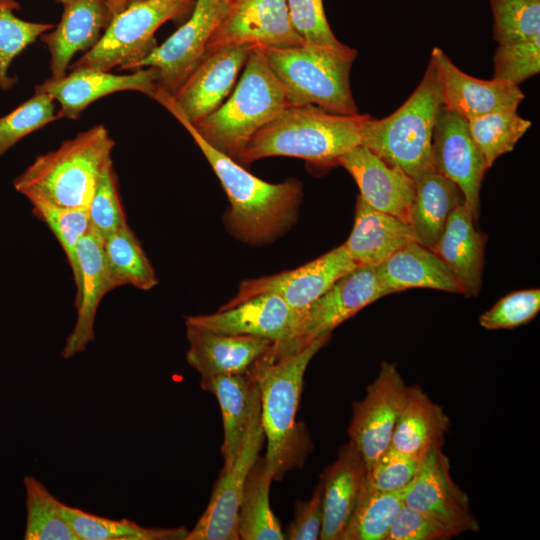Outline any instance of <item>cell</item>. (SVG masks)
Masks as SVG:
<instances>
[{"instance_id": "6", "label": "cell", "mask_w": 540, "mask_h": 540, "mask_svg": "<svg viewBox=\"0 0 540 540\" xmlns=\"http://www.w3.org/2000/svg\"><path fill=\"white\" fill-rule=\"evenodd\" d=\"M261 49L291 106L314 105L342 115L359 113L350 88L357 50L345 44L327 47L308 43Z\"/></svg>"}, {"instance_id": "5", "label": "cell", "mask_w": 540, "mask_h": 540, "mask_svg": "<svg viewBox=\"0 0 540 540\" xmlns=\"http://www.w3.org/2000/svg\"><path fill=\"white\" fill-rule=\"evenodd\" d=\"M291 106L259 46H254L229 99L192 123L214 148L235 161L263 126Z\"/></svg>"}, {"instance_id": "12", "label": "cell", "mask_w": 540, "mask_h": 540, "mask_svg": "<svg viewBox=\"0 0 540 540\" xmlns=\"http://www.w3.org/2000/svg\"><path fill=\"white\" fill-rule=\"evenodd\" d=\"M304 43L293 27L286 0H226L206 54L229 46L286 48Z\"/></svg>"}, {"instance_id": "10", "label": "cell", "mask_w": 540, "mask_h": 540, "mask_svg": "<svg viewBox=\"0 0 540 540\" xmlns=\"http://www.w3.org/2000/svg\"><path fill=\"white\" fill-rule=\"evenodd\" d=\"M225 9L226 0H196L190 18L133 70L157 69V89L173 96L205 56L208 41Z\"/></svg>"}, {"instance_id": "34", "label": "cell", "mask_w": 540, "mask_h": 540, "mask_svg": "<svg viewBox=\"0 0 540 540\" xmlns=\"http://www.w3.org/2000/svg\"><path fill=\"white\" fill-rule=\"evenodd\" d=\"M62 514L79 540H185V527L148 528L128 519L114 520L62 505Z\"/></svg>"}, {"instance_id": "2", "label": "cell", "mask_w": 540, "mask_h": 540, "mask_svg": "<svg viewBox=\"0 0 540 540\" xmlns=\"http://www.w3.org/2000/svg\"><path fill=\"white\" fill-rule=\"evenodd\" d=\"M329 338L320 336L297 349L273 344L250 369L259 388L261 423L267 439L264 457L274 480L301 465L309 450V439L303 426L296 423V412L306 368Z\"/></svg>"}, {"instance_id": "33", "label": "cell", "mask_w": 540, "mask_h": 540, "mask_svg": "<svg viewBox=\"0 0 540 540\" xmlns=\"http://www.w3.org/2000/svg\"><path fill=\"white\" fill-rule=\"evenodd\" d=\"M103 253L113 289L129 285L150 290L157 286L154 268L128 224L103 240Z\"/></svg>"}, {"instance_id": "9", "label": "cell", "mask_w": 540, "mask_h": 540, "mask_svg": "<svg viewBox=\"0 0 540 540\" xmlns=\"http://www.w3.org/2000/svg\"><path fill=\"white\" fill-rule=\"evenodd\" d=\"M264 437L256 380L250 419L239 455L230 468L221 470L206 510L185 540H239V505L247 476L259 456Z\"/></svg>"}, {"instance_id": "42", "label": "cell", "mask_w": 540, "mask_h": 540, "mask_svg": "<svg viewBox=\"0 0 540 540\" xmlns=\"http://www.w3.org/2000/svg\"><path fill=\"white\" fill-rule=\"evenodd\" d=\"M90 227L102 240L127 224L112 163L103 170L88 206Z\"/></svg>"}, {"instance_id": "38", "label": "cell", "mask_w": 540, "mask_h": 540, "mask_svg": "<svg viewBox=\"0 0 540 540\" xmlns=\"http://www.w3.org/2000/svg\"><path fill=\"white\" fill-rule=\"evenodd\" d=\"M19 8L16 0H0V91L9 90L16 83V78L9 75L14 59L55 26L25 21L14 13Z\"/></svg>"}, {"instance_id": "44", "label": "cell", "mask_w": 540, "mask_h": 540, "mask_svg": "<svg viewBox=\"0 0 540 540\" xmlns=\"http://www.w3.org/2000/svg\"><path fill=\"white\" fill-rule=\"evenodd\" d=\"M422 458L390 446L366 468V486L378 491L403 490L415 477Z\"/></svg>"}, {"instance_id": "20", "label": "cell", "mask_w": 540, "mask_h": 540, "mask_svg": "<svg viewBox=\"0 0 540 540\" xmlns=\"http://www.w3.org/2000/svg\"><path fill=\"white\" fill-rule=\"evenodd\" d=\"M254 46L223 47L207 53L172 96L178 110L194 123L213 111L233 88Z\"/></svg>"}, {"instance_id": "40", "label": "cell", "mask_w": 540, "mask_h": 540, "mask_svg": "<svg viewBox=\"0 0 540 540\" xmlns=\"http://www.w3.org/2000/svg\"><path fill=\"white\" fill-rule=\"evenodd\" d=\"M32 212L47 224L60 243L71 267L75 286L79 280L76 246L91 230L88 209L58 207L43 201H32Z\"/></svg>"}, {"instance_id": "35", "label": "cell", "mask_w": 540, "mask_h": 540, "mask_svg": "<svg viewBox=\"0 0 540 540\" xmlns=\"http://www.w3.org/2000/svg\"><path fill=\"white\" fill-rule=\"evenodd\" d=\"M26 491L25 540H79L62 514V505L38 479L24 478Z\"/></svg>"}, {"instance_id": "4", "label": "cell", "mask_w": 540, "mask_h": 540, "mask_svg": "<svg viewBox=\"0 0 540 540\" xmlns=\"http://www.w3.org/2000/svg\"><path fill=\"white\" fill-rule=\"evenodd\" d=\"M114 146L106 127L96 125L37 156L14 179V188L30 202L88 209L103 170L112 163Z\"/></svg>"}, {"instance_id": "23", "label": "cell", "mask_w": 540, "mask_h": 540, "mask_svg": "<svg viewBox=\"0 0 540 540\" xmlns=\"http://www.w3.org/2000/svg\"><path fill=\"white\" fill-rule=\"evenodd\" d=\"M63 5L59 24L40 37L50 54L52 79L66 75L76 53L98 43L115 14L108 0H71Z\"/></svg>"}, {"instance_id": "19", "label": "cell", "mask_w": 540, "mask_h": 540, "mask_svg": "<svg viewBox=\"0 0 540 540\" xmlns=\"http://www.w3.org/2000/svg\"><path fill=\"white\" fill-rule=\"evenodd\" d=\"M158 71L153 67L117 75L94 68H74L59 79L49 78L35 86L60 104L59 118L76 119L94 101L106 95L134 90L153 98L157 90Z\"/></svg>"}, {"instance_id": "22", "label": "cell", "mask_w": 540, "mask_h": 540, "mask_svg": "<svg viewBox=\"0 0 540 540\" xmlns=\"http://www.w3.org/2000/svg\"><path fill=\"white\" fill-rule=\"evenodd\" d=\"M79 280L76 285V322L68 335L62 357L69 359L85 351L95 338L94 323L103 297L113 290L103 253V240L92 230L76 246Z\"/></svg>"}, {"instance_id": "43", "label": "cell", "mask_w": 540, "mask_h": 540, "mask_svg": "<svg viewBox=\"0 0 540 540\" xmlns=\"http://www.w3.org/2000/svg\"><path fill=\"white\" fill-rule=\"evenodd\" d=\"M493 78L519 86L540 72V36L516 43L498 45Z\"/></svg>"}, {"instance_id": "27", "label": "cell", "mask_w": 540, "mask_h": 540, "mask_svg": "<svg viewBox=\"0 0 540 540\" xmlns=\"http://www.w3.org/2000/svg\"><path fill=\"white\" fill-rule=\"evenodd\" d=\"M412 241L417 239L408 222L374 209L358 196L354 225L343 244L357 266H378Z\"/></svg>"}, {"instance_id": "24", "label": "cell", "mask_w": 540, "mask_h": 540, "mask_svg": "<svg viewBox=\"0 0 540 540\" xmlns=\"http://www.w3.org/2000/svg\"><path fill=\"white\" fill-rule=\"evenodd\" d=\"M186 359L201 380L247 373L274 342L248 335L226 334L186 325Z\"/></svg>"}, {"instance_id": "41", "label": "cell", "mask_w": 540, "mask_h": 540, "mask_svg": "<svg viewBox=\"0 0 540 540\" xmlns=\"http://www.w3.org/2000/svg\"><path fill=\"white\" fill-rule=\"evenodd\" d=\"M54 100L37 93L0 117V158L25 136L58 119Z\"/></svg>"}, {"instance_id": "29", "label": "cell", "mask_w": 540, "mask_h": 540, "mask_svg": "<svg viewBox=\"0 0 540 540\" xmlns=\"http://www.w3.org/2000/svg\"><path fill=\"white\" fill-rule=\"evenodd\" d=\"M415 181V197L410 211L411 225L417 242L433 250L448 217L463 204L460 189L451 180L431 168Z\"/></svg>"}, {"instance_id": "28", "label": "cell", "mask_w": 540, "mask_h": 540, "mask_svg": "<svg viewBox=\"0 0 540 540\" xmlns=\"http://www.w3.org/2000/svg\"><path fill=\"white\" fill-rule=\"evenodd\" d=\"M486 236L477 231L464 204L452 211L433 251L460 283L463 295L476 297L481 289Z\"/></svg>"}, {"instance_id": "31", "label": "cell", "mask_w": 540, "mask_h": 540, "mask_svg": "<svg viewBox=\"0 0 540 540\" xmlns=\"http://www.w3.org/2000/svg\"><path fill=\"white\" fill-rule=\"evenodd\" d=\"M449 427L450 418L443 408L414 384L408 387L390 446L405 454L423 456L433 444L443 442Z\"/></svg>"}, {"instance_id": "17", "label": "cell", "mask_w": 540, "mask_h": 540, "mask_svg": "<svg viewBox=\"0 0 540 540\" xmlns=\"http://www.w3.org/2000/svg\"><path fill=\"white\" fill-rule=\"evenodd\" d=\"M432 162L439 173L457 185L463 204L476 219L488 167L469 133L467 121L443 106L432 136Z\"/></svg>"}, {"instance_id": "26", "label": "cell", "mask_w": 540, "mask_h": 540, "mask_svg": "<svg viewBox=\"0 0 540 540\" xmlns=\"http://www.w3.org/2000/svg\"><path fill=\"white\" fill-rule=\"evenodd\" d=\"M375 270L386 295L410 288L463 294L460 283L444 261L417 241L401 247L375 266Z\"/></svg>"}, {"instance_id": "49", "label": "cell", "mask_w": 540, "mask_h": 540, "mask_svg": "<svg viewBox=\"0 0 540 540\" xmlns=\"http://www.w3.org/2000/svg\"><path fill=\"white\" fill-rule=\"evenodd\" d=\"M57 2L59 3H62V4H65L71 0H56ZM114 13L116 14L117 12H120L122 11L126 6V1L125 0H108Z\"/></svg>"}, {"instance_id": "48", "label": "cell", "mask_w": 540, "mask_h": 540, "mask_svg": "<svg viewBox=\"0 0 540 540\" xmlns=\"http://www.w3.org/2000/svg\"><path fill=\"white\" fill-rule=\"evenodd\" d=\"M322 492L323 487L320 481L309 500L296 502L294 519L284 533L285 539H320L323 523Z\"/></svg>"}, {"instance_id": "14", "label": "cell", "mask_w": 540, "mask_h": 540, "mask_svg": "<svg viewBox=\"0 0 540 540\" xmlns=\"http://www.w3.org/2000/svg\"><path fill=\"white\" fill-rule=\"evenodd\" d=\"M356 267L342 244L296 269L243 280L237 294L219 310L263 293H273L296 311L304 313L336 280Z\"/></svg>"}, {"instance_id": "21", "label": "cell", "mask_w": 540, "mask_h": 540, "mask_svg": "<svg viewBox=\"0 0 540 540\" xmlns=\"http://www.w3.org/2000/svg\"><path fill=\"white\" fill-rule=\"evenodd\" d=\"M357 183L360 197L376 210L409 223L415 181L399 167L358 145L337 159Z\"/></svg>"}, {"instance_id": "30", "label": "cell", "mask_w": 540, "mask_h": 540, "mask_svg": "<svg viewBox=\"0 0 540 540\" xmlns=\"http://www.w3.org/2000/svg\"><path fill=\"white\" fill-rule=\"evenodd\" d=\"M200 386L217 398L223 420L224 439L222 470L230 468L241 450L250 419L256 379L250 370L245 374L219 375L200 380Z\"/></svg>"}, {"instance_id": "46", "label": "cell", "mask_w": 540, "mask_h": 540, "mask_svg": "<svg viewBox=\"0 0 540 540\" xmlns=\"http://www.w3.org/2000/svg\"><path fill=\"white\" fill-rule=\"evenodd\" d=\"M294 29L305 43L337 47L342 45L333 34L323 0H286Z\"/></svg>"}, {"instance_id": "37", "label": "cell", "mask_w": 540, "mask_h": 540, "mask_svg": "<svg viewBox=\"0 0 540 540\" xmlns=\"http://www.w3.org/2000/svg\"><path fill=\"white\" fill-rule=\"evenodd\" d=\"M469 133L490 168L501 155L514 149L531 127V121L516 111L488 113L467 121Z\"/></svg>"}, {"instance_id": "11", "label": "cell", "mask_w": 540, "mask_h": 540, "mask_svg": "<svg viewBox=\"0 0 540 540\" xmlns=\"http://www.w3.org/2000/svg\"><path fill=\"white\" fill-rule=\"evenodd\" d=\"M408 387L396 365L383 361L365 397L353 403L349 441L361 453L366 468L390 447Z\"/></svg>"}, {"instance_id": "7", "label": "cell", "mask_w": 540, "mask_h": 540, "mask_svg": "<svg viewBox=\"0 0 540 540\" xmlns=\"http://www.w3.org/2000/svg\"><path fill=\"white\" fill-rule=\"evenodd\" d=\"M443 106L432 61L410 97L391 115H371L361 132V145L413 179L434 168L432 136Z\"/></svg>"}, {"instance_id": "13", "label": "cell", "mask_w": 540, "mask_h": 540, "mask_svg": "<svg viewBox=\"0 0 540 540\" xmlns=\"http://www.w3.org/2000/svg\"><path fill=\"white\" fill-rule=\"evenodd\" d=\"M443 442L433 444L423 455L412 481L403 489V503L421 511L458 535L480 529L464 491L454 482Z\"/></svg>"}, {"instance_id": "15", "label": "cell", "mask_w": 540, "mask_h": 540, "mask_svg": "<svg viewBox=\"0 0 540 540\" xmlns=\"http://www.w3.org/2000/svg\"><path fill=\"white\" fill-rule=\"evenodd\" d=\"M303 313L279 295L263 293L213 314L185 317V324L226 334L266 338L276 345L293 342Z\"/></svg>"}, {"instance_id": "16", "label": "cell", "mask_w": 540, "mask_h": 540, "mask_svg": "<svg viewBox=\"0 0 540 540\" xmlns=\"http://www.w3.org/2000/svg\"><path fill=\"white\" fill-rule=\"evenodd\" d=\"M384 296L375 266H358L336 280L307 308L295 340L281 347L301 348L320 336L331 335L341 323Z\"/></svg>"}, {"instance_id": "18", "label": "cell", "mask_w": 540, "mask_h": 540, "mask_svg": "<svg viewBox=\"0 0 540 540\" xmlns=\"http://www.w3.org/2000/svg\"><path fill=\"white\" fill-rule=\"evenodd\" d=\"M441 92L443 107L466 121L482 115L516 111L525 95L520 87L504 80H483L461 71L439 47L431 59Z\"/></svg>"}, {"instance_id": "3", "label": "cell", "mask_w": 540, "mask_h": 540, "mask_svg": "<svg viewBox=\"0 0 540 540\" xmlns=\"http://www.w3.org/2000/svg\"><path fill=\"white\" fill-rule=\"evenodd\" d=\"M369 114L342 115L314 105L289 106L250 139L237 162L273 156L336 164L337 159L361 145L362 127Z\"/></svg>"}, {"instance_id": "36", "label": "cell", "mask_w": 540, "mask_h": 540, "mask_svg": "<svg viewBox=\"0 0 540 540\" xmlns=\"http://www.w3.org/2000/svg\"><path fill=\"white\" fill-rule=\"evenodd\" d=\"M402 505L403 490L378 491L365 486L343 540H386Z\"/></svg>"}, {"instance_id": "32", "label": "cell", "mask_w": 540, "mask_h": 540, "mask_svg": "<svg viewBox=\"0 0 540 540\" xmlns=\"http://www.w3.org/2000/svg\"><path fill=\"white\" fill-rule=\"evenodd\" d=\"M274 480L265 457L258 456L247 476L238 510L239 540H283L285 534L270 507Z\"/></svg>"}, {"instance_id": "39", "label": "cell", "mask_w": 540, "mask_h": 540, "mask_svg": "<svg viewBox=\"0 0 540 540\" xmlns=\"http://www.w3.org/2000/svg\"><path fill=\"white\" fill-rule=\"evenodd\" d=\"M498 45L540 36V0H488Z\"/></svg>"}, {"instance_id": "47", "label": "cell", "mask_w": 540, "mask_h": 540, "mask_svg": "<svg viewBox=\"0 0 540 540\" xmlns=\"http://www.w3.org/2000/svg\"><path fill=\"white\" fill-rule=\"evenodd\" d=\"M458 534L435 518L403 503L386 540H447Z\"/></svg>"}, {"instance_id": "8", "label": "cell", "mask_w": 540, "mask_h": 540, "mask_svg": "<svg viewBox=\"0 0 540 540\" xmlns=\"http://www.w3.org/2000/svg\"><path fill=\"white\" fill-rule=\"evenodd\" d=\"M194 0H144L112 17L98 43L69 68L133 70L156 46L157 29L193 9Z\"/></svg>"}, {"instance_id": "50", "label": "cell", "mask_w": 540, "mask_h": 540, "mask_svg": "<svg viewBox=\"0 0 540 540\" xmlns=\"http://www.w3.org/2000/svg\"><path fill=\"white\" fill-rule=\"evenodd\" d=\"M125 1H126V4L129 5V4L144 1V0H125Z\"/></svg>"}, {"instance_id": "1", "label": "cell", "mask_w": 540, "mask_h": 540, "mask_svg": "<svg viewBox=\"0 0 540 540\" xmlns=\"http://www.w3.org/2000/svg\"><path fill=\"white\" fill-rule=\"evenodd\" d=\"M153 99L186 128L218 177L231 205L226 224L236 238L252 244L267 243L295 223L303 196L300 181L272 184L259 179L209 144L178 110L171 95L157 90Z\"/></svg>"}, {"instance_id": "45", "label": "cell", "mask_w": 540, "mask_h": 540, "mask_svg": "<svg viewBox=\"0 0 540 540\" xmlns=\"http://www.w3.org/2000/svg\"><path fill=\"white\" fill-rule=\"evenodd\" d=\"M539 310L540 290H519L502 297L481 314L479 323L488 330L511 329L531 321Z\"/></svg>"}, {"instance_id": "25", "label": "cell", "mask_w": 540, "mask_h": 540, "mask_svg": "<svg viewBox=\"0 0 540 540\" xmlns=\"http://www.w3.org/2000/svg\"><path fill=\"white\" fill-rule=\"evenodd\" d=\"M366 464L349 441L321 475L323 523L321 540H343L344 533L366 486Z\"/></svg>"}]
</instances>
